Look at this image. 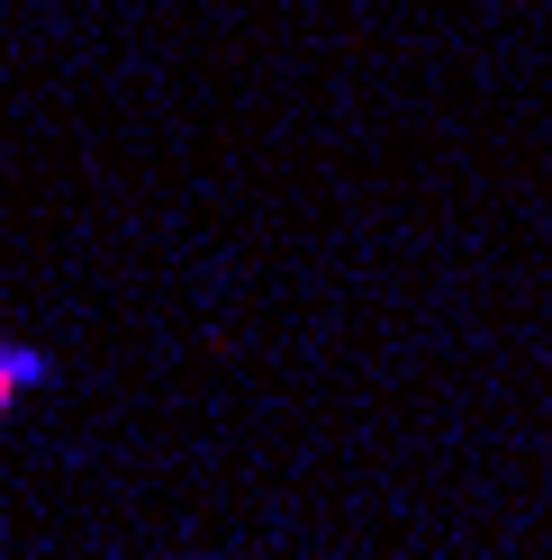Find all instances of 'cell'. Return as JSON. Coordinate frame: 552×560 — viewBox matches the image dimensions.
Here are the masks:
<instances>
[{
	"mask_svg": "<svg viewBox=\"0 0 552 560\" xmlns=\"http://www.w3.org/2000/svg\"><path fill=\"white\" fill-rule=\"evenodd\" d=\"M27 389H46V353H37V343H10V335H0V425L19 416Z\"/></svg>",
	"mask_w": 552,
	"mask_h": 560,
	"instance_id": "6da1fadb",
	"label": "cell"
}]
</instances>
